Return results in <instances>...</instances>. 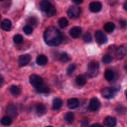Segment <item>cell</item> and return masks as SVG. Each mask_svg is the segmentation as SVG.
Masks as SVG:
<instances>
[{"mask_svg": "<svg viewBox=\"0 0 127 127\" xmlns=\"http://www.w3.org/2000/svg\"><path fill=\"white\" fill-rule=\"evenodd\" d=\"M43 39L47 45L57 46L62 43L63 35L57 28L55 26H49L44 32Z\"/></svg>", "mask_w": 127, "mask_h": 127, "instance_id": "6da1fadb", "label": "cell"}, {"mask_svg": "<svg viewBox=\"0 0 127 127\" xmlns=\"http://www.w3.org/2000/svg\"><path fill=\"white\" fill-rule=\"evenodd\" d=\"M99 64L96 61H92L88 64V67L87 71V75L90 78L95 77L99 73Z\"/></svg>", "mask_w": 127, "mask_h": 127, "instance_id": "7a4b0ae2", "label": "cell"}, {"mask_svg": "<svg viewBox=\"0 0 127 127\" xmlns=\"http://www.w3.org/2000/svg\"><path fill=\"white\" fill-rule=\"evenodd\" d=\"M29 82L31 83V85L35 88V89L37 88H38L39 86H40L42 84H43V79L38 76V75H36V74H32L29 77Z\"/></svg>", "mask_w": 127, "mask_h": 127, "instance_id": "3957f363", "label": "cell"}, {"mask_svg": "<svg viewBox=\"0 0 127 127\" xmlns=\"http://www.w3.org/2000/svg\"><path fill=\"white\" fill-rule=\"evenodd\" d=\"M117 89H115L114 88H105L102 89L101 94L102 96L105 98V99H111L114 96L116 92H117Z\"/></svg>", "mask_w": 127, "mask_h": 127, "instance_id": "277c9868", "label": "cell"}, {"mask_svg": "<svg viewBox=\"0 0 127 127\" xmlns=\"http://www.w3.org/2000/svg\"><path fill=\"white\" fill-rule=\"evenodd\" d=\"M81 14V8L78 5L71 6L67 11V15L70 18H77Z\"/></svg>", "mask_w": 127, "mask_h": 127, "instance_id": "5b68a950", "label": "cell"}, {"mask_svg": "<svg viewBox=\"0 0 127 127\" xmlns=\"http://www.w3.org/2000/svg\"><path fill=\"white\" fill-rule=\"evenodd\" d=\"M95 38H96V42L100 45L105 43L107 42V40H108L106 35L100 30H98V31L95 32Z\"/></svg>", "mask_w": 127, "mask_h": 127, "instance_id": "8992f818", "label": "cell"}, {"mask_svg": "<svg viewBox=\"0 0 127 127\" xmlns=\"http://www.w3.org/2000/svg\"><path fill=\"white\" fill-rule=\"evenodd\" d=\"M127 54V48L125 46H120L115 50V56L117 59H123Z\"/></svg>", "mask_w": 127, "mask_h": 127, "instance_id": "52a82bcc", "label": "cell"}, {"mask_svg": "<svg viewBox=\"0 0 127 127\" xmlns=\"http://www.w3.org/2000/svg\"><path fill=\"white\" fill-rule=\"evenodd\" d=\"M32 59V57L29 54H25V55H22L19 57L18 59V64L20 67H24L26 65H27L30 62Z\"/></svg>", "mask_w": 127, "mask_h": 127, "instance_id": "ba28073f", "label": "cell"}, {"mask_svg": "<svg viewBox=\"0 0 127 127\" xmlns=\"http://www.w3.org/2000/svg\"><path fill=\"white\" fill-rule=\"evenodd\" d=\"M99 107H100V102L97 98L94 97V98L91 99L90 102H89V109H90V111H95L98 110Z\"/></svg>", "mask_w": 127, "mask_h": 127, "instance_id": "9c48e42d", "label": "cell"}, {"mask_svg": "<svg viewBox=\"0 0 127 127\" xmlns=\"http://www.w3.org/2000/svg\"><path fill=\"white\" fill-rule=\"evenodd\" d=\"M82 32V29L79 27V26H74L73 28H71L70 29V35L73 37V38H78L81 36Z\"/></svg>", "mask_w": 127, "mask_h": 127, "instance_id": "30bf717a", "label": "cell"}, {"mask_svg": "<svg viewBox=\"0 0 127 127\" xmlns=\"http://www.w3.org/2000/svg\"><path fill=\"white\" fill-rule=\"evenodd\" d=\"M102 8V5L101 4V2H92L90 5H89V9L91 12L94 13H96L101 11Z\"/></svg>", "mask_w": 127, "mask_h": 127, "instance_id": "8fae6325", "label": "cell"}, {"mask_svg": "<svg viewBox=\"0 0 127 127\" xmlns=\"http://www.w3.org/2000/svg\"><path fill=\"white\" fill-rule=\"evenodd\" d=\"M104 125L107 127H114L117 125V120L114 117H106L104 120Z\"/></svg>", "mask_w": 127, "mask_h": 127, "instance_id": "7c38bea8", "label": "cell"}, {"mask_svg": "<svg viewBox=\"0 0 127 127\" xmlns=\"http://www.w3.org/2000/svg\"><path fill=\"white\" fill-rule=\"evenodd\" d=\"M79 101L76 98H71L67 101V105L70 109L76 108L79 106Z\"/></svg>", "mask_w": 127, "mask_h": 127, "instance_id": "4fadbf2b", "label": "cell"}, {"mask_svg": "<svg viewBox=\"0 0 127 127\" xmlns=\"http://www.w3.org/2000/svg\"><path fill=\"white\" fill-rule=\"evenodd\" d=\"M52 5L49 0H41L40 2V8L45 13L52 7Z\"/></svg>", "mask_w": 127, "mask_h": 127, "instance_id": "5bb4252c", "label": "cell"}, {"mask_svg": "<svg viewBox=\"0 0 127 127\" xmlns=\"http://www.w3.org/2000/svg\"><path fill=\"white\" fill-rule=\"evenodd\" d=\"M11 26H12V24H11V22L10 20L8 19H5L2 20V22L1 23V28L4 30V31H6V32H8L11 29Z\"/></svg>", "mask_w": 127, "mask_h": 127, "instance_id": "9a60e30c", "label": "cell"}, {"mask_svg": "<svg viewBox=\"0 0 127 127\" xmlns=\"http://www.w3.org/2000/svg\"><path fill=\"white\" fill-rule=\"evenodd\" d=\"M6 112L11 117H14L17 115V108L14 105H9L7 107Z\"/></svg>", "mask_w": 127, "mask_h": 127, "instance_id": "2e32d148", "label": "cell"}, {"mask_svg": "<svg viewBox=\"0 0 127 127\" xmlns=\"http://www.w3.org/2000/svg\"><path fill=\"white\" fill-rule=\"evenodd\" d=\"M47 61H48V58L44 55H40L36 58V63L38 65H40V66H43L46 64Z\"/></svg>", "mask_w": 127, "mask_h": 127, "instance_id": "e0dca14e", "label": "cell"}, {"mask_svg": "<svg viewBox=\"0 0 127 127\" xmlns=\"http://www.w3.org/2000/svg\"><path fill=\"white\" fill-rule=\"evenodd\" d=\"M87 82V78L85 75H79L78 76H76V83L79 85V86H83L86 84Z\"/></svg>", "mask_w": 127, "mask_h": 127, "instance_id": "ac0fdd59", "label": "cell"}, {"mask_svg": "<svg viewBox=\"0 0 127 127\" xmlns=\"http://www.w3.org/2000/svg\"><path fill=\"white\" fill-rule=\"evenodd\" d=\"M36 112L39 116H42L46 113V107L43 104H38L36 106Z\"/></svg>", "mask_w": 127, "mask_h": 127, "instance_id": "d6986e66", "label": "cell"}, {"mask_svg": "<svg viewBox=\"0 0 127 127\" xmlns=\"http://www.w3.org/2000/svg\"><path fill=\"white\" fill-rule=\"evenodd\" d=\"M62 100L60 98H55L52 102V109L53 110H58L62 106Z\"/></svg>", "mask_w": 127, "mask_h": 127, "instance_id": "ffe728a7", "label": "cell"}, {"mask_svg": "<svg viewBox=\"0 0 127 127\" xmlns=\"http://www.w3.org/2000/svg\"><path fill=\"white\" fill-rule=\"evenodd\" d=\"M9 91L10 93L13 95V96H18L20 94V88L17 86V85H11L9 88Z\"/></svg>", "mask_w": 127, "mask_h": 127, "instance_id": "44dd1931", "label": "cell"}, {"mask_svg": "<svg viewBox=\"0 0 127 127\" xmlns=\"http://www.w3.org/2000/svg\"><path fill=\"white\" fill-rule=\"evenodd\" d=\"M114 72L112 70H110V69H108L105 70V78L107 81L108 82H111L114 79Z\"/></svg>", "mask_w": 127, "mask_h": 127, "instance_id": "7402d4cb", "label": "cell"}, {"mask_svg": "<svg viewBox=\"0 0 127 127\" xmlns=\"http://www.w3.org/2000/svg\"><path fill=\"white\" fill-rule=\"evenodd\" d=\"M114 29H115V25L113 23H111V22H108V23H105V26H104L105 31L108 32V33L112 32L114 30Z\"/></svg>", "mask_w": 127, "mask_h": 127, "instance_id": "603a6c76", "label": "cell"}, {"mask_svg": "<svg viewBox=\"0 0 127 127\" xmlns=\"http://www.w3.org/2000/svg\"><path fill=\"white\" fill-rule=\"evenodd\" d=\"M64 120L67 123H72L74 120V114L73 112H67L64 114Z\"/></svg>", "mask_w": 127, "mask_h": 127, "instance_id": "cb8c5ba5", "label": "cell"}, {"mask_svg": "<svg viewBox=\"0 0 127 127\" xmlns=\"http://www.w3.org/2000/svg\"><path fill=\"white\" fill-rule=\"evenodd\" d=\"M36 91L38 93H41V94H46L49 92V88H48V86L46 85H45L44 83L42 84L40 86H39L38 88H36Z\"/></svg>", "mask_w": 127, "mask_h": 127, "instance_id": "d4e9b609", "label": "cell"}, {"mask_svg": "<svg viewBox=\"0 0 127 127\" xmlns=\"http://www.w3.org/2000/svg\"><path fill=\"white\" fill-rule=\"evenodd\" d=\"M0 123H1L2 125H4V126H9V125L11 124L12 120H11V117H9V116H4L1 119V120H0Z\"/></svg>", "mask_w": 127, "mask_h": 127, "instance_id": "484cf974", "label": "cell"}, {"mask_svg": "<svg viewBox=\"0 0 127 127\" xmlns=\"http://www.w3.org/2000/svg\"><path fill=\"white\" fill-rule=\"evenodd\" d=\"M59 61L62 63H67V61H70V57L65 52L61 53L59 57Z\"/></svg>", "mask_w": 127, "mask_h": 127, "instance_id": "4316f807", "label": "cell"}, {"mask_svg": "<svg viewBox=\"0 0 127 127\" xmlns=\"http://www.w3.org/2000/svg\"><path fill=\"white\" fill-rule=\"evenodd\" d=\"M58 26L60 28L64 29L68 26V21L65 17H62L58 20Z\"/></svg>", "mask_w": 127, "mask_h": 127, "instance_id": "83f0119b", "label": "cell"}, {"mask_svg": "<svg viewBox=\"0 0 127 127\" xmlns=\"http://www.w3.org/2000/svg\"><path fill=\"white\" fill-rule=\"evenodd\" d=\"M83 40L85 43H91L92 41V36L89 32H87L83 35Z\"/></svg>", "mask_w": 127, "mask_h": 127, "instance_id": "f1b7e54d", "label": "cell"}, {"mask_svg": "<svg viewBox=\"0 0 127 127\" xmlns=\"http://www.w3.org/2000/svg\"><path fill=\"white\" fill-rule=\"evenodd\" d=\"M102 61L103 63H105V64H109V63H111V61H112V56H111L110 54H106V55H105L102 57Z\"/></svg>", "mask_w": 127, "mask_h": 127, "instance_id": "f546056e", "label": "cell"}, {"mask_svg": "<svg viewBox=\"0 0 127 127\" xmlns=\"http://www.w3.org/2000/svg\"><path fill=\"white\" fill-rule=\"evenodd\" d=\"M23 37L22 35L20 34H16L14 36V42L17 44H20L23 42Z\"/></svg>", "mask_w": 127, "mask_h": 127, "instance_id": "4dcf8cb0", "label": "cell"}, {"mask_svg": "<svg viewBox=\"0 0 127 127\" xmlns=\"http://www.w3.org/2000/svg\"><path fill=\"white\" fill-rule=\"evenodd\" d=\"M46 15H47L48 17H52V16L55 15V14H56V10H55V7H54L53 5H52V7L46 12Z\"/></svg>", "mask_w": 127, "mask_h": 127, "instance_id": "1f68e13d", "label": "cell"}, {"mask_svg": "<svg viewBox=\"0 0 127 127\" xmlns=\"http://www.w3.org/2000/svg\"><path fill=\"white\" fill-rule=\"evenodd\" d=\"M23 32L26 34H31L33 32V29L31 26L26 25L23 27Z\"/></svg>", "mask_w": 127, "mask_h": 127, "instance_id": "d6a6232c", "label": "cell"}, {"mask_svg": "<svg viewBox=\"0 0 127 127\" xmlns=\"http://www.w3.org/2000/svg\"><path fill=\"white\" fill-rule=\"evenodd\" d=\"M76 64H72L69 65V67L67 69V75H70L75 70H76Z\"/></svg>", "mask_w": 127, "mask_h": 127, "instance_id": "836d02e7", "label": "cell"}, {"mask_svg": "<svg viewBox=\"0 0 127 127\" xmlns=\"http://www.w3.org/2000/svg\"><path fill=\"white\" fill-rule=\"evenodd\" d=\"M116 111L120 114H123L126 111V108L123 106H117L116 108Z\"/></svg>", "mask_w": 127, "mask_h": 127, "instance_id": "e575fe53", "label": "cell"}, {"mask_svg": "<svg viewBox=\"0 0 127 127\" xmlns=\"http://www.w3.org/2000/svg\"><path fill=\"white\" fill-rule=\"evenodd\" d=\"M80 123H81V126H82V127H86V126H88L89 121L88 120V119L85 118V119H82V120H80Z\"/></svg>", "mask_w": 127, "mask_h": 127, "instance_id": "d590c367", "label": "cell"}, {"mask_svg": "<svg viewBox=\"0 0 127 127\" xmlns=\"http://www.w3.org/2000/svg\"><path fill=\"white\" fill-rule=\"evenodd\" d=\"M28 21H29V23L31 25H32V26H35L36 23H37V20H36L34 17H31V18H29Z\"/></svg>", "mask_w": 127, "mask_h": 127, "instance_id": "8d00e7d4", "label": "cell"}, {"mask_svg": "<svg viewBox=\"0 0 127 127\" xmlns=\"http://www.w3.org/2000/svg\"><path fill=\"white\" fill-rule=\"evenodd\" d=\"M119 23H120V27L121 28H125L126 26V22L125 21V20H120V21H119Z\"/></svg>", "mask_w": 127, "mask_h": 127, "instance_id": "74e56055", "label": "cell"}, {"mask_svg": "<svg viewBox=\"0 0 127 127\" xmlns=\"http://www.w3.org/2000/svg\"><path fill=\"white\" fill-rule=\"evenodd\" d=\"M72 1H73L75 4L79 5V4H81V3L83 2V0H72Z\"/></svg>", "mask_w": 127, "mask_h": 127, "instance_id": "f35d334b", "label": "cell"}, {"mask_svg": "<svg viewBox=\"0 0 127 127\" xmlns=\"http://www.w3.org/2000/svg\"><path fill=\"white\" fill-rule=\"evenodd\" d=\"M90 127H104V126H102L101 124H99V123H94V124H93V125H91Z\"/></svg>", "mask_w": 127, "mask_h": 127, "instance_id": "ab89813d", "label": "cell"}, {"mask_svg": "<svg viewBox=\"0 0 127 127\" xmlns=\"http://www.w3.org/2000/svg\"><path fill=\"white\" fill-rule=\"evenodd\" d=\"M3 78H2V76H0V87H1L2 85V84H3Z\"/></svg>", "mask_w": 127, "mask_h": 127, "instance_id": "60d3db41", "label": "cell"}, {"mask_svg": "<svg viewBox=\"0 0 127 127\" xmlns=\"http://www.w3.org/2000/svg\"><path fill=\"white\" fill-rule=\"evenodd\" d=\"M123 8H124L126 11H127V1L125 2L124 4H123Z\"/></svg>", "mask_w": 127, "mask_h": 127, "instance_id": "b9f144b4", "label": "cell"}, {"mask_svg": "<svg viewBox=\"0 0 127 127\" xmlns=\"http://www.w3.org/2000/svg\"><path fill=\"white\" fill-rule=\"evenodd\" d=\"M124 69H125V70H126V73H127V62L125 64V65H124Z\"/></svg>", "mask_w": 127, "mask_h": 127, "instance_id": "7bdbcfd3", "label": "cell"}, {"mask_svg": "<svg viewBox=\"0 0 127 127\" xmlns=\"http://www.w3.org/2000/svg\"><path fill=\"white\" fill-rule=\"evenodd\" d=\"M125 95H126V99H127V90L125 92Z\"/></svg>", "mask_w": 127, "mask_h": 127, "instance_id": "ee69618b", "label": "cell"}, {"mask_svg": "<svg viewBox=\"0 0 127 127\" xmlns=\"http://www.w3.org/2000/svg\"><path fill=\"white\" fill-rule=\"evenodd\" d=\"M46 127H52V126H46Z\"/></svg>", "mask_w": 127, "mask_h": 127, "instance_id": "f6af8a7d", "label": "cell"}, {"mask_svg": "<svg viewBox=\"0 0 127 127\" xmlns=\"http://www.w3.org/2000/svg\"><path fill=\"white\" fill-rule=\"evenodd\" d=\"M0 1H4V0H0Z\"/></svg>", "mask_w": 127, "mask_h": 127, "instance_id": "bcb514c9", "label": "cell"}, {"mask_svg": "<svg viewBox=\"0 0 127 127\" xmlns=\"http://www.w3.org/2000/svg\"><path fill=\"white\" fill-rule=\"evenodd\" d=\"M0 19H1V15H0Z\"/></svg>", "mask_w": 127, "mask_h": 127, "instance_id": "7dc6e473", "label": "cell"}]
</instances>
